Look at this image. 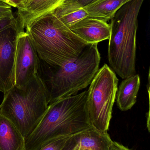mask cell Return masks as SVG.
<instances>
[{
  "label": "cell",
  "mask_w": 150,
  "mask_h": 150,
  "mask_svg": "<svg viewBox=\"0 0 150 150\" xmlns=\"http://www.w3.org/2000/svg\"><path fill=\"white\" fill-rule=\"evenodd\" d=\"M87 90L49 104L32 133L25 139L26 150H39L52 140L91 127L87 107Z\"/></svg>",
  "instance_id": "1"
},
{
  "label": "cell",
  "mask_w": 150,
  "mask_h": 150,
  "mask_svg": "<svg viewBox=\"0 0 150 150\" xmlns=\"http://www.w3.org/2000/svg\"><path fill=\"white\" fill-rule=\"evenodd\" d=\"M100 59L96 44L88 45L76 59L62 67L51 66L40 60L38 74L49 93V104L76 95L90 85L99 69Z\"/></svg>",
  "instance_id": "2"
},
{
  "label": "cell",
  "mask_w": 150,
  "mask_h": 150,
  "mask_svg": "<svg viewBox=\"0 0 150 150\" xmlns=\"http://www.w3.org/2000/svg\"><path fill=\"white\" fill-rule=\"evenodd\" d=\"M26 30L40 60L51 66L62 67L74 61L89 45L62 23L53 13L33 22Z\"/></svg>",
  "instance_id": "3"
},
{
  "label": "cell",
  "mask_w": 150,
  "mask_h": 150,
  "mask_svg": "<svg viewBox=\"0 0 150 150\" xmlns=\"http://www.w3.org/2000/svg\"><path fill=\"white\" fill-rule=\"evenodd\" d=\"M144 0L123 4L111 19L108 59L112 70L122 78L135 74L138 16Z\"/></svg>",
  "instance_id": "4"
},
{
  "label": "cell",
  "mask_w": 150,
  "mask_h": 150,
  "mask_svg": "<svg viewBox=\"0 0 150 150\" xmlns=\"http://www.w3.org/2000/svg\"><path fill=\"white\" fill-rule=\"evenodd\" d=\"M4 94L0 112L25 139L35 129L47 109L50 102L47 89L37 74L23 88L13 86Z\"/></svg>",
  "instance_id": "5"
},
{
  "label": "cell",
  "mask_w": 150,
  "mask_h": 150,
  "mask_svg": "<svg viewBox=\"0 0 150 150\" xmlns=\"http://www.w3.org/2000/svg\"><path fill=\"white\" fill-rule=\"evenodd\" d=\"M119 79L106 64L99 69L87 90V107L92 127L107 133L118 88Z\"/></svg>",
  "instance_id": "6"
},
{
  "label": "cell",
  "mask_w": 150,
  "mask_h": 150,
  "mask_svg": "<svg viewBox=\"0 0 150 150\" xmlns=\"http://www.w3.org/2000/svg\"><path fill=\"white\" fill-rule=\"evenodd\" d=\"M40 59L29 33L18 32L12 69L13 86L23 88L38 74Z\"/></svg>",
  "instance_id": "7"
},
{
  "label": "cell",
  "mask_w": 150,
  "mask_h": 150,
  "mask_svg": "<svg viewBox=\"0 0 150 150\" xmlns=\"http://www.w3.org/2000/svg\"><path fill=\"white\" fill-rule=\"evenodd\" d=\"M20 25L0 32V92L4 94L12 86L11 76L18 34L24 30Z\"/></svg>",
  "instance_id": "8"
},
{
  "label": "cell",
  "mask_w": 150,
  "mask_h": 150,
  "mask_svg": "<svg viewBox=\"0 0 150 150\" xmlns=\"http://www.w3.org/2000/svg\"><path fill=\"white\" fill-rule=\"evenodd\" d=\"M112 142L108 133L91 127L70 136L61 150H74L77 146L81 150H109Z\"/></svg>",
  "instance_id": "9"
},
{
  "label": "cell",
  "mask_w": 150,
  "mask_h": 150,
  "mask_svg": "<svg viewBox=\"0 0 150 150\" xmlns=\"http://www.w3.org/2000/svg\"><path fill=\"white\" fill-rule=\"evenodd\" d=\"M70 30L88 44H98L109 40L111 25L107 22L88 16L69 28Z\"/></svg>",
  "instance_id": "10"
},
{
  "label": "cell",
  "mask_w": 150,
  "mask_h": 150,
  "mask_svg": "<svg viewBox=\"0 0 150 150\" xmlns=\"http://www.w3.org/2000/svg\"><path fill=\"white\" fill-rule=\"evenodd\" d=\"M64 0H30L21 8L17 9L16 18L24 30L41 18L53 13Z\"/></svg>",
  "instance_id": "11"
},
{
  "label": "cell",
  "mask_w": 150,
  "mask_h": 150,
  "mask_svg": "<svg viewBox=\"0 0 150 150\" xmlns=\"http://www.w3.org/2000/svg\"><path fill=\"white\" fill-rule=\"evenodd\" d=\"M0 150H26L24 137L16 127L1 112Z\"/></svg>",
  "instance_id": "12"
},
{
  "label": "cell",
  "mask_w": 150,
  "mask_h": 150,
  "mask_svg": "<svg viewBox=\"0 0 150 150\" xmlns=\"http://www.w3.org/2000/svg\"><path fill=\"white\" fill-rule=\"evenodd\" d=\"M140 85L141 79L138 74L131 75L122 80L116 93L117 105L120 110L128 111L134 106Z\"/></svg>",
  "instance_id": "13"
},
{
  "label": "cell",
  "mask_w": 150,
  "mask_h": 150,
  "mask_svg": "<svg viewBox=\"0 0 150 150\" xmlns=\"http://www.w3.org/2000/svg\"><path fill=\"white\" fill-rule=\"evenodd\" d=\"M55 16L68 28L89 16L83 7L72 0L64 1L53 12Z\"/></svg>",
  "instance_id": "14"
},
{
  "label": "cell",
  "mask_w": 150,
  "mask_h": 150,
  "mask_svg": "<svg viewBox=\"0 0 150 150\" xmlns=\"http://www.w3.org/2000/svg\"><path fill=\"white\" fill-rule=\"evenodd\" d=\"M125 4L123 0H94L83 8L89 16L107 22Z\"/></svg>",
  "instance_id": "15"
},
{
  "label": "cell",
  "mask_w": 150,
  "mask_h": 150,
  "mask_svg": "<svg viewBox=\"0 0 150 150\" xmlns=\"http://www.w3.org/2000/svg\"><path fill=\"white\" fill-rule=\"evenodd\" d=\"M70 136L61 137L52 140L39 150H61Z\"/></svg>",
  "instance_id": "16"
},
{
  "label": "cell",
  "mask_w": 150,
  "mask_h": 150,
  "mask_svg": "<svg viewBox=\"0 0 150 150\" xmlns=\"http://www.w3.org/2000/svg\"><path fill=\"white\" fill-rule=\"evenodd\" d=\"M20 25L16 18L14 15L0 17V32L3 30Z\"/></svg>",
  "instance_id": "17"
},
{
  "label": "cell",
  "mask_w": 150,
  "mask_h": 150,
  "mask_svg": "<svg viewBox=\"0 0 150 150\" xmlns=\"http://www.w3.org/2000/svg\"><path fill=\"white\" fill-rule=\"evenodd\" d=\"M109 150H131L117 142L112 141Z\"/></svg>",
  "instance_id": "18"
},
{
  "label": "cell",
  "mask_w": 150,
  "mask_h": 150,
  "mask_svg": "<svg viewBox=\"0 0 150 150\" xmlns=\"http://www.w3.org/2000/svg\"><path fill=\"white\" fill-rule=\"evenodd\" d=\"M13 15L11 7H0V17Z\"/></svg>",
  "instance_id": "19"
},
{
  "label": "cell",
  "mask_w": 150,
  "mask_h": 150,
  "mask_svg": "<svg viewBox=\"0 0 150 150\" xmlns=\"http://www.w3.org/2000/svg\"><path fill=\"white\" fill-rule=\"evenodd\" d=\"M9 5L11 7L19 9L22 7L20 0H9Z\"/></svg>",
  "instance_id": "20"
},
{
  "label": "cell",
  "mask_w": 150,
  "mask_h": 150,
  "mask_svg": "<svg viewBox=\"0 0 150 150\" xmlns=\"http://www.w3.org/2000/svg\"><path fill=\"white\" fill-rule=\"evenodd\" d=\"M79 4L81 6L84 7L87 4H89L94 0H72Z\"/></svg>",
  "instance_id": "21"
},
{
  "label": "cell",
  "mask_w": 150,
  "mask_h": 150,
  "mask_svg": "<svg viewBox=\"0 0 150 150\" xmlns=\"http://www.w3.org/2000/svg\"><path fill=\"white\" fill-rule=\"evenodd\" d=\"M11 7L9 5H8L7 4L3 2L2 1L0 0V7Z\"/></svg>",
  "instance_id": "22"
},
{
  "label": "cell",
  "mask_w": 150,
  "mask_h": 150,
  "mask_svg": "<svg viewBox=\"0 0 150 150\" xmlns=\"http://www.w3.org/2000/svg\"><path fill=\"white\" fill-rule=\"evenodd\" d=\"M29 1H30V0H20V1H21V5H22L21 8L24 7Z\"/></svg>",
  "instance_id": "23"
},
{
  "label": "cell",
  "mask_w": 150,
  "mask_h": 150,
  "mask_svg": "<svg viewBox=\"0 0 150 150\" xmlns=\"http://www.w3.org/2000/svg\"><path fill=\"white\" fill-rule=\"evenodd\" d=\"M1 1H2L4 2L5 3L7 4L8 5H9V0H1Z\"/></svg>",
  "instance_id": "24"
},
{
  "label": "cell",
  "mask_w": 150,
  "mask_h": 150,
  "mask_svg": "<svg viewBox=\"0 0 150 150\" xmlns=\"http://www.w3.org/2000/svg\"><path fill=\"white\" fill-rule=\"evenodd\" d=\"M74 150H81V149L79 148V146H77L75 148V149H74Z\"/></svg>",
  "instance_id": "25"
},
{
  "label": "cell",
  "mask_w": 150,
  "mask_h": 150,
  "mask_svg": "<svg viewBox=\"0 0 150 150\" xmlns=\"http://www.w3.org/2000/svg\"><path fill=\"white\" fill-rule=\"evenodd\" d=\"M123 1H124L125 3H126L128 1H131V0H123Z\"/></svg>",
  "instance_id": "26"
},
{
  "label": "cell",
  "mask_w": 150,
  "mask_h": 150,
  "mask_svg": "<svg viewBox=\"0 0 150 150\" xmlns=\"http://www.w3.org/2000/svg\"><path fill=\"white\" fill-rule=\"evenodd\" d=\"M83 150H90L88 149H84Z\"/></svg>",
  "instance_id": "27"
}]
</instances>
